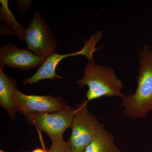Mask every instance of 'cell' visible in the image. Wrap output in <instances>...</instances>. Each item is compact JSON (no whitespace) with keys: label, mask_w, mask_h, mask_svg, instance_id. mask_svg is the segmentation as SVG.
Listing matches in <instances>:
<instances>
[{"label":"cell","mask_w":152,"mask_h":152,"mask_svg":"<svg viewBox=\"0 0 152 152\" xmlns=\"http://www.w3.org/2000/svg\"><path fill=\"white\" fill-rule=\"evenodd\" d=\"M139 64L135 92L122 99L124 115L131 118H145L152 111V45H144Z\"/></svg>","instance_id":"cell-1"},{"label":"cell","mask_w":152,"mask_h":152,"mask_svg":"<svg viewBox=\"0 0 152 152\" xmlns=\"http://www.w3.org/2000/svg\"><path fill=\"white\" fill-rule=\"evenodd\" d=\"M79 87L88 88L86 97L90 101L104 97H119L124 95L121 92L124 86L121 80L116 75L113 69L96 64L94 61H88L85 66L83 76L77 82Z\"/></svg>","instance_id":"cell-2"},{"label":"cell","mask_w":152,"mask_h":152,"mask_svg":"<svg viewBox=\"0 0 152 152\" xmlns=\"http://www.w3.org/2000/svg\"><path fill=\"white\" fill-rule=\"evenodd\" d=\"M88 102L83 100L76 108L68 141L71 152H84L103 125L89 111Z\"/></svg>","instance_id":"cell-3"},{"label":"cell","mask_w":152,"mask_h":152,"mask_svg":"<svg viewBox=\"0 0 152 152\" xmlns=\"http://www.w3.org/2000/svg\"><path fill=\"white\" fill-rule=\"evenodd\" d=\"M76 109L67 106L65 108L51 113L25 115L30 125L38 130L46 133L52 142L63 140V134L71 128L75 117Z\"/></svg>","instance_id":"cell-4"},{"label":"cell","mask_w":152,"mask_h":152,"mask_svg":"<svg viewBox=\"0 0 152 152\" xmlns=\"http://www.w3.org/2000/svg\"><path fill=\"white\" fill-rule=\"evenodd\" d=\"M24 40L28 50L45 58L55 53L57 45L49 26L37 12H35L29 26L25 28Z\"/></svg>","instance_id":"cell-5"},{"label":"cell","mask_w":152,"mask_h":152,"mask_svg":"<svg viewBox=\"0 0 152 152\" xmlns=\"http://www.w3.org/2000/svg\"><path fill=\"white\" fill-rule=\"evenodd\" d=\"M102 38V33L101 31H97L91 36L89 39L85 41L83 48L79 51L63 55L55 53L50 55L46 58L34 75L28 78L25 79L23 82V84L32 85L42 80H55L57 77L62 78L61 77L57 75L56 69L59 63L67 57L82 55L86 57L88 61H94V53L101 49V48H96L97 44L100 42Z\"/></svg>","instance_id":"cell-6"},{"label":"cell","mask_w":152,"mask_h":152,"mask_svg":"<svg viewBox=\"0 0 152 152\" xmlns=\"http://www.w3.org/2000/svg\"><path fill=\"white\" fill-rule=\"evenodd\" d=\"M16 96L17 112L24 115L56 112L68 106L61 96L26 95L18 89Z\"/></svg>","instance_id":"cell-7"},{"label":"cell","mask_w":152,"mask_h":152,"mask_svg":"<svg viewBox=\"0 0 152 152\" xmlns=\"http://www.w3.org/2000/svg\"><path fill=\"white\" fill-rule=\"evenodd\" d=\"M46 58L38 56L28 49H19L12 43L0 48V66L24 70L39 68Z\"/></svg>","instance_id":"cell-8"},{"label":"cell","mask_w":152,"mask_h":152,"mask_svg":"<svg viewBox=\"0 0 152 152\" xmlns=\"http://www.w3.org/2000/svg\"><path fill=\"white\" fill-rule=\"evenodd\" d=\"M0 66V105L7 112L12 119L15 120L17 112V83L15 80L7 75Z\"/></svg>","instance_id":"cell-9"},{"label":"cell","mask_w":152,"mask_h":152,"mask_svg":"<svg viewBox=\"0 0 152 152\" xmlns=\"http://www.w3.org/2000/svg\"><path fill=\"white\" fill-rule=\"evenodd\" d=\"M84 152H121L116 145L113 135L103 125Z\"/></svg>","instance_id":"cell-10"},{"label":"cell","mask_w":152,"mask_h":152,"mask_svg":"<svg viewBox=\"0 0 152 152\" xmlns=\"http://www.w3.org/2000/svg\"><path fill=\"white\" fill-rule=\"evenodd\" d=\"M48 152H71L68 142L64 139L58 141L52 142V145Z\"/></svg>","instance_id":"cell-11"},{"label":"cell","mask_w":152,"mask_h":152,"mask_svg":"<svg viewBox=\"0 0 152 152\" xmlns=\"http://www.w3.org/2000/svg\"><path fill=\"white\" fill-rule=\"evenodd\" d=\"M29 152H48V151H47L45 148H38L33 150L32 151Z\"/></svg>","instance_id":"cell-12"},{"label":"cell","mask_w":152,"mask_h":152,"mask_svg":"<svg viewBox=\"0 0 152 152\" xmlns=\"http://www.w3.org/2000/svg\"><path fill=\"white\" fill-rule=\"evenodd\" d=\"M0 152H8L5 151H3V150L1 149V150H0ZM18 152H29L28 151H22Z\"/></svg>","instance_id":"cell-13"}]
</instances>
